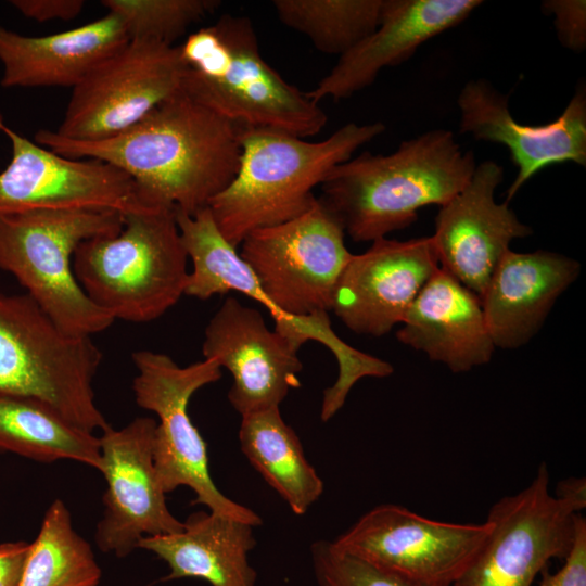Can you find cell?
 I'll return each instance as SVG.
<instances>
[{"mask_svg":"<svg viewBox=\"0 0 586 586\" xmlns=\"http://www.w3.org/2000/svg\"><path fill=\"white\" fill-rule=\"evenodd\" d=\"M10 3L22 15L39 23L73 20L85 7L82 0H12Z\"/></svg>","mask_w":586,"mask_h":586,"instance_id":"obj_32","label":"cell"},{"mask_svg":"<svg viewBox=\"0 0 586 586\" xmlns=\"http://www.w3.org/2000/svg\"><path fill=\"white\" fill-rule=\"evenodd\" d=\"M202 352L231 373L228 399L241 417L279 407L301 385L298 351L235 297H227L208 321Z\"/></svg>","mask_w":586,"mask_h":586,"instance_id":"obj_17","label":"cell"},{"mask_svg":"<svg viewBox=\"0 0 586 586\" xmlns=\"http://www.w3.org/2000/svg\"><path fill=\"white\" fill-rule=\"evenodd\" d=\"M123 214L101 208H41L0 214V269L11 273L66 334L91 335L115 319L79 285L73 256L85 240L113 235Z\"/></svg>","mask_w":586,"mask_h":586,"instance_id":"obj_7","label":"cell"},{"mask_svg":"<svg viewBox=\"0 0 586 586\" xmlns=\"http://www.w3.org/2000/svg\"><path fill=\"white\" fill-rule=\"evenodd\" d=\"M102 353L91 337L63 332L26 293L0 291V395L43 402L76 426L111 425L95 403Z\"/></svg>","mask_w":586,"mask_h":586,"instance_id":"obj_8","label":"cell"},{"mask_svg":"<svg viewBox=\"0 0 586 586\" xmlns=\"http://www.w3.org/2000/svg\"><path fill=\"white\" fill-rule=\"evenodd\" d=\"M178 47L132 38L73 88L55 132L75 141L112 138L181 89Z\"/></svg>","mask_w":586,"mask_h":586,"instance_id":"obj_11","label":"cell"},{"mask_svg":"<svg viewBox=\"0 0 586 586\" xmlns=\"http://www.w3.org/2000/svg\"><path fill=\"white\" fill-rule=\"evenodd\" d=\"M240 447L252 467L302 515L323 492V482L305 457L295 431L279 407L241 417Z\"/></svg>","mask_w":586,"mask_h":586,"instance_id":"obj_24","label":"cell"},{"mask_svg":"<svg viewBox=\"0 0 586 586\" xmlns=\"http://www.w3.org/2000/svg\"><path fill=\"white\" fill-rule=\"evenodd\" d=\"M438 268L431 237L378 239L344 267L332 311L355 333L383 336L402 323Z\"/></svg>","mask_w":586,"mask_h":586,"instance_id":"obj_15","label":"cell"},{"mask_svg":"<svg viewBox=\"0 0 586 586\" xmlns=\"http://www.w3.org/2000/svg\"><path fill=\"white\" fill-rule=\"evenodd\" d=\"M155 428L156 420L138 417L119 430L110 426L99 437L106 489L94 540L103 552L126 557L143 537L183 528L167 507L154 466Z\"/></svg>","mask_w":586,"mask_h":586,"instance_id":"obj_13","label":"cell"},{"mask_svg":"<svg viewBox=\"0 0 586 586\" xmlns=\"http://www.w3.org/2000/svg\"><path fill=\"white\" fill-rule=\"evenodd\" d=\"M188 255L176 211L150 207L123 215L113 235L82 241L73 270L87 296L115 320L149 322L184 294Z\"/></svg>","mask_w":586,"mask_h":586,"instance_id":"obj_6","label":"cell"},{"mask_svg":"<svg viewBox=\"0 0 586 586\" xmlns=\"http://www.w3.org/2000/svg\"><path fill=\"white\" fill-rule=\"evenodd\" d=\"M254 526L214 512H194L179 533L143 537L138 548L153 552L169 568L164 581L195 577L211 586H255L257 573L249 552Z\"/></svg>","mask_w":586,"mask_h":586,"instance_id":"obj_23","label":"cell"},{"mask_svg":"<svg viewBox=\"0 0 586 586\" xmlns=\"http://www.w3.org/2000/svg\"><path fill=\"white\" fill-rule=\"evenodd\" d=\"M129 39L120 20L111 13L48 36H25L0 26V84L74 88Z\"/></svg>","mask_w":586,"mask_h":586,"instance_id":"obj_22","label":"cell"},{"mask_svg":"<svg viewBox=\"0 0 586 586\" xmlns=\"http://www.w3.org/2000/svg\"><path fill=\"white\" fill-rule=\"evenodd\" d=\"M396 339L455 373L488 364L495 351L481 300L441 267L406 313Z\"/></svg>","mask_w":586,"mask_h":586,"instance_id":"obj_21","label":"cell"},{"mask_svg":"<svg viewBox=\"0 0 586 586\" xmlns=\"http://www.w3.org/2000/svg\"><path fill=\"white\" fill-rule=\"evenodd\" d=\"M311 561L318 586H416L337 550L332 542L314 543Z\"/></svg>","mask_w":586,"mask_h":586,"instance_id":"obj_29","label":"cell"},{"mask_svg":"<svg viewBox=\"0 0 586 586\" xmlns=\"http://www.w3.org/2000/svg\"><path fill=\"white\" fill-rule=\"evenodd\" d=\"M568 501L581 513L586 507V483L584 477H569L558 483L553 494Z\"/></svg>","mask_w":586,"mask_h":586,"instance_id":"obj_34","label":"cell"},{"mask_svg":"<svg viewBox=\"0 0 586 586\" xmlns=\"http://www.w3.org/2000/svg\"><path fill=\"white\" fill-rule=\"evenodd\" d=\"M480 0H384L378 28L307 91L316 102L352 97L372 85L379 73L410 59L431 38L462 23Z\"/></svg>","mask_w":586,"mask_h":586,"instance_id":"obj_19","label":"cell"},{"mask_svg":"<svg viewBox=\"0 0 586 586\" xmlns=\"http://www.w3.org/2000/svg\"><path fill=\"white\" fill-rule=\"evenodd\" d=\"M474 153L455 135L433 129L387 154L369 151L336 165L321 183L320 199L355 242H373L405 229L424 206L440 207L470 180Z\"/></svg>","mask_w":586,"mask_h":586,"instance_id":"obj_3","label":"cell"},{"mask_svg":"<svg viewBox=\"0 0 586 586\" xmlns=\"http://www.w3.org/2000/svg\"><path fill=\"white\" fill-rule=\"evenodd\" d=\"M12 156L0 173V214L41 208H101L120 214L144 206L132 179L93 158L62 156L7 126Z\"/></svg>","mask_w":586,"mask_h":586,"instance_id":"obj_14","label":"cell"},{"mask_svg":"<svg viewBox=\"0 0 586 586\" xmlns=\"http://www.w3.org/2000/svg\"><path fill=\"white\" fill-rule=\"evenodd\" d=\"M492 531V523L432 520L403 506L382 504L366 512L332 542L416 586H455L469 570Z\"/></svg>","mask_w":586,"mask_h":586,"instance_id":"obj_10","label":"cell"},{"mask_svg":"<svg viewBox=\"0 0 586 586\" xmlns=\"http://www.w3.org/2000/svg\"><path fill=\"white\" fill-rule=\"evenodd\" d=\"M101 3L107 13L120 20L130 39L171 46L190 26L220 5L217 0H103Z\"/></svg>","mask_w":586,"mask_h":586,"instance_id":"obj_28","label":"cell"},{"mask_svg":"<svg viewBox=\"0 0 586 586\" xmlns=\"http://www.w3.org/2000/svg\"><path fill=\"white\" fill-rule=\"evenodd\" d=\"M581 269L577 260L555 252L507 251L480 298L494 346L515 349L528 343Z\"/></svg>","mask_w":586,"mask_h":586,"instance_id":"obj_20","label":"cell"},{"mask_svg":"<svg viewBox=\"0 0 586 586\" xmlns=\"http://www.w3.org/2000/svg\"><path fill=\"white\" fill-rule=\"evenodd\" d=\"M549 481L542 462L528 485L492 506L491 534L455 586H534L551 560L565 558L578 512L550 492Z\"/></svg>","mask_w":586,"mask_h":586,"instance_id":"obj_12","label":"cell"},{"mask_svg":"<svg viewBox=\"0 0 586 586\" xmlns=\"http://www.w3.org/2000/svg\"><path fill=\"white\" fill-rule=\"evenodd\" d=\"M459 131L474 139L499 143L518 168L507 191L508 203L522 186L546 166L572 162L586 165V88L579 82L557 119L544 125H523L511 115L508 95L485 79H472L460 90Z\"/></svg>","mask_w":586,"mask_h":586,"instance_id":"obj_18","label":"cell"},{"mask_svg":"<svg viewBox=\"0 0 586 586\" xmlns=\"http://www.w3.org/2000/svg\"><path fill=\"white\" fill-rule=\"evenodd\" d=\"M534 586H586V520L581 513L575 518L573 542L564 564L557 572L544 569Z\"/></svg>","mask_w":586,"mask_h":586,"instance_id":"obj_31","label":"cell"},{"mask_svg":"<svg viewBox=\"0 0 586 586\" xmlns=\"http://www.w3.org/2000/svg\"><path fill=\"white\" fill-rule=\"evenodd\" d=\"M502 180L497 162L476 164L468 183L440 207L431 235L440 267L480 298L510 243L532 234L507 202L495 201Z\"/></svg>","mask_w":586,"mask_h":586,"instance_id":"obj_16","label":"cell"},{"mask_svg":"<svg viewBox=\"0 0 586 586\" xmlns=\"http://www.w3.org/2000/svg\"><path fill=\"white\" fill-rule=\"evenodd\" d=\"M30 549V543L0 544V586H17Z\"/></svg>","mask_w":586,"mask_h":586,"instance_id":"obj_33","label":"cell"},{"mask_svg":"<svg viewBox=\"0 0 586 586\" xmlns=\"http://www.w3.org/2000/svg\"><path fill=\"white\" fill-rule=\"evenodd\" d=\"M131 357L138 371L132 381L136 403L158 418L153 460L165 494L188 486L195 494L193 504L254 527L260 525L256 512L228 498L213 482L206 443L188 412L192 395L221 378L220 366L204 358L180 367L170 356L148 349L136 351Z\"/></svg>","mask_w":586,"mask_h":586,"instance_id":"obj_9","label":"cell"},{"mask_svg":"<svg viewBox=\"0 0 586 586\" xmlns=\"http://www.w3.org/2000/svg\"><path fill=\"white\" fill-rule=\"evenodd\" d=\"M242 127L181 89L129 129L100 141H75L42 129L35 142L68 158H93L126 173L146 207L193 215L234 179Z\"/></svg>","mask_w":586,"mask_h":586,"instance_id":"obj_1","label":"cell"},{"mask_svg":"<svg viewBox=\"0 0 586 586\" xmlns=\"http://www.w3.org/2000/svg\"><path fill=\"white\" fill-rule=\"evenodd\" d=\"M340 219L317 198L289 221L257 229L226 254L214 270L221 295L235 291L265 306L273 330L297 351L307 341L322 345L333 335L332 310L337 280L352 257Z\"/></svg>","mask_w":586,"mask_h":586,"instance_id":"obj_2","label":"cell"},{"mask_svg":"<svg viewBox=\"0 0 586 586\" xmlns=\"http://www.w3.org/2000/svg\"><path fill=\"white\" fill-rule=\"evenodd\" d=\"M178 48L184 63L181 90L240 127L306 138L327 124L319 103L264 60L250 18L224 14Z\"/></svg>","mask_w":586,"mask_h":586,"instance_id":"obj_5","label":"cell"},{"mask_svg":"<svg viewBox=\"0 0 586 586\" xmlns=\"http://www.w3.org/2000/svg\"><path fill=\"white\" fill-rule=\"evenodd\" d=\"M384 131L381 122L348 123L309 142L275 128H242L238 173L208 204L219 232L238 247L251 232L306 213L329 173Z\"/></svg>","mask_w":586,"mask_h":586,"instance_id":"obj_4","label":"cell"},{"mask_svg":"<svg viewBox=\"0 0 586 586\" xmlns=\"http://www.w3.org/2000/svg\"><path fill=\"white\" fill-rule=\"evenodd\" d=\"M545 14L553 17V25L560 43L574 52L586 48V1L545 0Z\"/></svg>","mask_w":586,"mask_h":586,"instance_id":"obj_30","label":"cell"},{"mask_svg":"<svg viewBox=\"0 0 586 586\" xmlns=\"http://www.w3.org/2000/svg\"><path fill=\"white\" fill-rule=\"evenodd\" d=\"M100 579L92 548L74 530L66 505L55 499L30 543L17 586H98Z\"/></svg>","mask_w":586,"mask_h":586,"instance_id":"obj_26","label":"cell"},{"mask_svg":"<svg viewBox=\"0 0 586 586\" xmlns=\"http://www.w3.org/2000/svg\"><path fill=\"white\" fill-rule=\"evenodd\" d=\"M0 450L36 461L74 460L100 471V441L35 398L0 395Z\"/></svg>","mask_w":586,"mask_h":586,"instance_id":"obj_25","label":"cell"},{"mask_svg":"<svg viewBox=\"0 0 586 586\" xmlns=\"http://www.w3.org/2000/svg\"><path fill=\"white\" fill-rule=\"evenodd\" d=\"M272 7L317 50L341 56L378 28L384 0H276Z\"/></svg>","mask_w":586,"mask_h":586,"instance_id":"obj_27","label":"cell"}]
</instances>
